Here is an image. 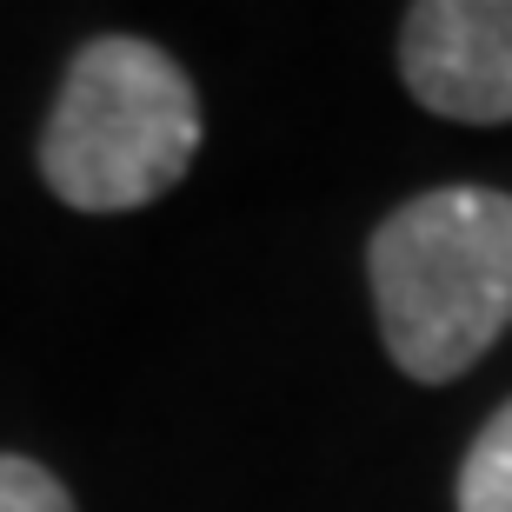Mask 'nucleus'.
I'll use <instances>...</instances> for the list:
<instances>
[{
	"label": "nucleus",
	"instance_id": "3",
	"mask_svg": "<svg viewBox=\"0 0 512 512\" xmlns=\"http://www.w3.org/2000/svg\"><path fill=\"white\" fill-rule=\"evenodd\" d=\"M399 80L439 120H512V0H419L399 20Z\"/></svg>",
	"mask_w": 512,
	"mask_h": 512
},
{
	"label": "nucleus",
	"instance_id": "5",
	"mask_svg": "<svg viewBox=\"0 0 512 512\" xmlns=\"http://www.w3.org/2000/svg\"><path fill=\"white\" fill-rule=\"evenodd\" d=\"M0 512H80V506L40 459L0 453Z\"/></svg>",
	"mask_w": 512,
	"mask_h": 512
},
{
	"label": "nucleus",
	"instance_id": "1",
	"mask_svg": "<svg viewBox=\"0 0 512 512\" xmlns=\"http://www.w3.org/2000/svg\"><path fill=\"white\" fill-rule=\"evenodd\" d=\"M366 280L399 373L459 380L512 326V193L433 187L393 207L366 247Z\"/></svg>",
	"mask_w": 512,
	"mask_h": 512
},
{
	"label": "nucleus",
	"instance_id": "2",
	"mask_svg": "<svg viewBox=\"0 0 512 512\" xmlns=\"http://www.w3.org/2000/svg\"><path fill=\"white\" fill-rule=\"evenodd\" d=\"M200 87L140 34L87 40L40 127V180L74 213H133L187 180L200 153Z\"/></svg>",
	"mask_w": 512,
	"mask_h": 512
},
{
	"label": "nucleus",
	"instance_id": "4",
	"mask_svg": "<svg viewBox=\"0 0 512 512\" xmlns=\"http://www.w3.org/2000/svg\"><path fill=\"white\" fill-rule=\"evenodd\" d=\"M459 512H512V399L459 459Z\"/></svg>",
	"mask_w": 512,
	"mask_h": 512
}]
</instances>
